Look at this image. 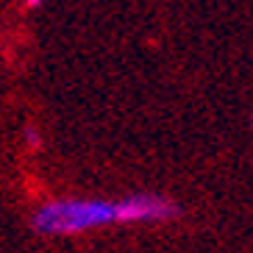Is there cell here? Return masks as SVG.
I'll return each mask as SVG.
<instances>
[{
    "label": "cell",
    "mask_w": 253,
    "mask_h": 253,
    "mask_svg": "<svg viewBox=\"0 0 253 253\" xmlns=\"http://www.w3.org/2000/svg\"><path fill=\"white\" fill-rule=\"evenodd\" d=\"M117 220V203L106 201H56L34 214V228L42 234H78Z\"/></svg>",
    "instance_id": "obj_1"
},
{
    "label": "cell",
    "mask_w": 253,
    "mask_h": 253,
    "mask_svg": "<svg viewBox=\"0 0 253 253\" xmlns=\"http://www.w3.org/2000/svg\"><path fill=\"white\" fill-rule=\"evenodd\" d=\"M178 214V206L167 203L159 195H131L117 203L120 223H136V220H170Z\"/></svg>",
    "instance_id": "obj_2"
},
{
    "label": "cell",
    "mask_w": 253,
    "mask_h": 253,
    "mask_svg": "<svg viewBox=\"0 0 253 253\" xmlns=\"http://www.w3.org/2000/svg\"><path fill=\"white\" fill-rule=\"evenodd\" d=\"M28 142H31V145H37V142H39V136L34 134V131H28Z\"/></svg>",
    "instance_id": "obj_3"
}]
</instances>
